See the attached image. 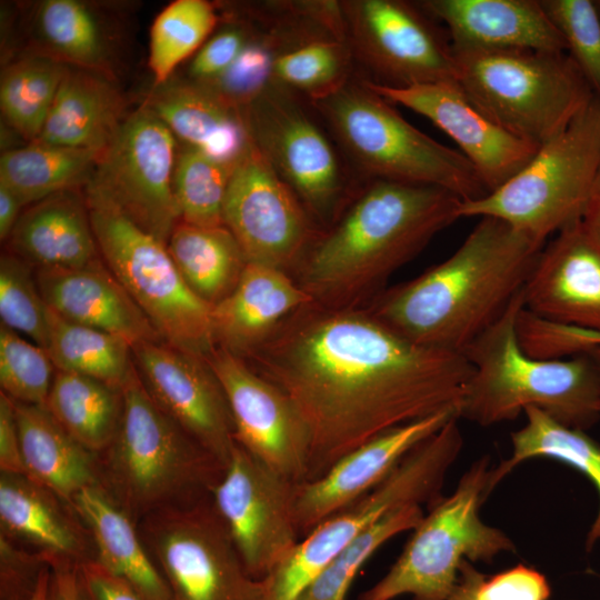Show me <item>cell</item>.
Segmentation results:
<instances>
[{"label": "cell", "instance_id": "obj_1", "mask_svg": "<svg viewBox=\"0 0 600 600\" xmlns=\"http://www.w3.org/2000/svg\"><path fill=\"white\" fill-rule=\"evenodd\" d=\"M278 387L307 428L306 481L397 427L458 408L473 373L463 353L401 337L366 309L311 302L238 356Z\"/></svg>", "mask_w": 600, "mask_h": 600}, {"label": "cell", "instance_id": "obj_2", "mask_svg": "<svg viewBox=\"0 0 600 600\" xmlns=\"http://www.w3.org/2000/svg\"><path fill=\"white\" fill-rule=\"evenodd\" d=\"M461 202L433 186L368 180L321 229L291 276L317 304L364 309L398 269L460 219Z\"/></svg>", "mask_w": 600, "mask_h": 600}, {"label": "cell", "instance_id": "obj_3", "mask_svg": "<svg viewBox=\"0 0 600 600\" xmlns=\"http://www.w3.org/2000/svg\"><path fill=\"white\" fill-rule=\"evenodd\" d=\"M543 246L481 217L451 256L364 309L413 343L462 353L523 290Z\"/></svg>", "mask_w": 600, "mask_h": 600}, {"label": "cell", "instance_id": "obj_4", "mask_svg": "<svg viewBox=\"0 0 600 600\" xmlns=\"http://www.w3.org/2000/svg\"><path fill=\"white\" fill-rule=\"evenodd\" d=\"M522 308L521 291L462 352L473 373L458 418L488 427L533 407L567 427L588 430L600 420V382L592 359L587 352L560 359L529 356L517 330Z\"/></svg>", "mask_w": 600, "mask_h": 600}, {"label": "cell", "instance_id": "obj_5", "mask_svg": "<svg viewBox=\"0 0 600 600\" xmlns=\"http://www.w3.org/2000/svg\"><path fill=\"white\" fill-rule=\"evenodd\" d=\"M121 396L117 432L97 454L98 484L106 493L136 523L210 497L226 466L160 409L136 366Z\"/></svg>", "mask_w": 600, "mask_h": 600}, {"label": "cell", "instance_id": "obj_6", "mask_svg": "<svg viewBox=\"0 0 600 600\" xmlns=\"http://www.w3.org/2000/svg\"><path fill=\"white\" fill-rule=\"evenodd\" d=\"M310 102L368 180L433 186L452 192L462 202L488 193L460 151L418 130L364 80L350 79L334 92Z\"/></svg>", "mask_w": 600, "mask_h": 600}, {"label": "cell", "instance_id": "obj_7", "mask_svg": "<svg viewBox=\"0 0 600 600\" xmlns=\"http://www.w3.org/2000/svg\"><path fill=\"white\" fill-rule=\"evenodd\" d=\"M452 53L456 81L471 102L539 147L564 130L594 96L566 52L452 48Z\"/></svg>", "mask_w": 600, "mask_h": 600}, {"label": "cell", "instance_id": "obj_8", "mask_svg": "<svg viewBox=\"0 0 600 600\" xmlns=\"http://www.w3.org/2000/svg\"><path fill=\"white\" fill-rule=\"evenodd\" d=\"M600 168V96L498 189L461 202L459 218H498L544 242L582 219Z\"/></svg>", "mask_w": 600, "mask_h": 600}, {"label": "cell", "instance_id": "obj_9", "mask_svg": "<svg viewBox=\"0 0 600 600\" xmlns=\"http://www.w3.org/2000/svg\"><path fill=\"white\" fill-rule=\"evenodd\" d=\"M490 458L477 459L454 491L438 499L423 516L389 571L360 600H447L464 560L491 562L516 551L513 541L487 524L479 510L489 492Z\"/></svg>", "mask_w": 600, "mask_h": 600}, {"label": "cell", "instance_id": "obj_10", "mask_svg": "<svg viewBox=\"0 0 600 600\" xmlns=\"http://www.w3.org/2000/svg\"><path fill=\"white\" fill-rule=\"evenodd\" d=\"M458 417L417 444L371 491L331 516L302 538L266 579L267 600H298L311 581L348 544L389 512L441 498L463 438Z\"/></svg>", "mask_w": 600, "mask_h": 600}, {"label": "cell", "instance_id": "obj_11", "mask_svg": "<svg viewBox=\"0 0 600 600\" xmlns=\"http://www.w3.org/2000/svg\"><path fill=\"white\" fill-rule=\"evenodd\" d=\"M106 266L169 344L206 358L214 347L211 306L187 284L167 244L113 207L88 201Z\"/></svg>", "mask_w": 600, "mask_h": 600}, {"label": "cell", "instance_id": "obj_12", "mask_svg": "<svg viewBox=\"0 0 600 600\" xmlns=\"http://www.w3.org/2000/svg\"><path fill=\"white\" fill-rule=\"evenodd\" d=\"M171 600H267L218 514L211 496L154 511L137 523Z\"/></svg>", "mask_w": 600, "mask_h": 600}, {"label": "cell", "instance_id": "obj_13", "mask_svg": "<svg viewBox=\"0 0 600 600\" xmlns=\"http://www.w3.org/2000/svg\"><path fill=\"white\" fill-rule=\"evenodd\" d=\"M177 138L146 104L128 114L83 188L166 243L180 221L173 194Z\"/></svg>", "mask_w": 600, "mask_h": 600}, {"label": "cell", "instance_id": "obj_14", "mask_svg": "<svg viewBox=\"0 0 600 600\" xmlns=\"http://www.w3.org/2000/svg\"><path fill=\"white\" fill-rule=\"evenodd\" d=\"M251 140L316 221L329 226L353 192L326 133L272 84L242 110Z\"/></svg>", "mask_w": 600, "mask_h": 600}, {"label": "cell", "instance_id": "obj_15", "mask_svg": "<svg viewBox=\"0 0 600 600\" xmlns=\"http://www.w3.org/2000/svg\"><path fill=\"white\" fill-rule=\"evenodd\" d=\"M222 219L247 262L289 274L322 229L252 140L231 171Z\"/></svg>", "mask_w": 600, "mask_h": 600}, {"label": "cell", "instance_id": "obj_16", "mask_svg": "<svg viewBox=\"0 0 600 600\" xmlns=\"http://www.w3.org/2000/svg\"><path fill=\"white\" fill-rule=\"evenodd\" d=\"M346 40L357 57L388 87L454 81L448 34L418 2L348 0L341 2Z\"/></svg>", "mask_w": 600, "mask_h": 600}, {"label": "cell", "instance_id": "obj_17", "mask_svg": "<svg viewBox=\"0 0 600 600\" xmlns=\"http://www.w3.org/2000/svg\"><path fill=\"white\" fill-rule=\"evenodd\" d=\"M297 483L236 442L211 492L246 569L258 580L272 573L301 540L294 521Z\"/></svg>", "mask_w": 600, "mask_h": 600}, {"label": "cell", "instance_id": "obj_18", "mask_svg": "<svg viewBox=\"0 0 600 600\" xmlns=\"http://www.w3.org/2000/svg\"><path fill=\"white\" fill-rule=\"evenodd\" d=\"M206 360L227 397L234 441L279 474L306 481L310 440L291 400L224 348L214 346Z\"/></svg>", "mask_w": 600, "mask_h": 600}, {"label": "cell", "instance_id": "obj_19", "mask_svg": "<svg viewBox=\"0 0 600 600\" xmlns=\"http://www.w3.org/2000/svg\"><path fill=\"white\" fill-rule=\"evenodd\" d=\"M138 374L153 401L191 438L227 466L236 443L229 403L206 358L166 341L131 347Z\"/></svg>", "mask_w": 600, "mask_h": 600}, {"label": "cell", "instance_id": "obj_20", "mask_svg": "<svg viewBox=\"0 0 600 600\" xmlns=\"http://www.w3.org/2000/svg\"><path fill=\"white\" fill-rule=\"evenodd\" d=\"M364 81L392 104L426 117L450 137L472 164L488 193L517 174L539 149L482 112L456 80L402 88Z\"/></svg>", "mask_w": 600, "mask_h": 600}, {"label": "cell", "instance_id": "obj_21", "mask_svg": "<svg viewBox=\"0 0 600 600\" xmlns=\"http://www.w3.org/2000/svg\"><path fill=\"white\" fill-rule=\"evenodd\" d=\"M454 417L457 411L447 410L397 427L342 457L319 479L298 482L294 521L300 539L376 488L411 449Z\"/></svg>", "mask_w": 600, "mask_h": 600}, {"label": "cell", "instance_id": "obj_22", "mask_svg": "<svg viewBox=\"0 0 600 600\" xmlns=\"http://www.w3.org/2000/svg\"><path fill=\"white\" fill-rule=\"evenodd\" d=\"M522 298L541 319L600 332V243L581 220L543 246Z\"/></svg>", "mask_w": 600, "mask_h": 600}, {"label": "cell", "instance_id": "obj_23", "mask_svg": "<svg viewBox=\"0 0 600 600\" xmlns=\"http://www.w3.org/2000/svg\"><path fill=\"white\" fill-rule=\"evenodd\" d=\"M0 530L49 568L96 560L93 538L73 504L26 474L0 472Z\"/></svg>", "mask_w": 600, "mask_h": 600}, {"label": "cell", "instance_id": "obj_24", "mask_svg": "<svg viewBox=\"0 0 600 600\" xmlns=\"http://www.w3.org/2000/svg\"><path fill=\"white\" fill-rule=\"evenodd\" d=\"M418 4L446 26L452 48L567 51L540 0H424Z\"/></svg>", "mask_w": 600, "mask_h": 600}, {"label": "cell", "instance_id": "obj_25", "mask_svg": "<svg viewBox=\"0 0 600 600\" xmlns=\"http://www.w3.org/2000/svg\"><path fill=\"white\" fill-rule=\"evenodd\" d=\"M39 290L56 313L127 340L164 341L101 258L76 269H37Z\"/></svg>", "mask_w": 600, "mask_h": 600}, {"label": "cell", "instance_id": "obj_26", "mask_svg": "<svg viewBox=\"0 0 600 600\" xmlns=\"http://www.w3.org/2000/svg\"><path fill=\"white\" fill-rule=\"evenodd\" d=\"M144 104L184 146L227 166L234 167L251 143L242 110L189 79L171 77Z\"/></svg>", "mask_w": 600, "mask_h": 600}, {"label": "cell", "instance_id": "obj_27", "mask_svg": "<svg viewBox=\"0 0 600 600\" xmlns=\"http://www.w3.org/2000/svg\"><path fill=\"white\" fill-rule=\"evenodd\" d=\"M311 302L288 272L247 262L234 289L211 308L213 343L241 356L286 317Z\"/></svg>", "mask_w": 600, "mask_h": 600}, {"label": "cell", "instance_id": "obj_28", "mask_svg": "<svg viewBox=\"0 0 600 600\" xmlns=\"http://www.w3.org/2000/svg\"><path fill=\"white\" fill-rule=\"evenodd\" d=\"M83 189L54 193L22 211L10 251L32 268L76 269L100 258Z\"/></svg>", "mask_w": 600, "mask_h": 600}, {"label": "cell", "instance_id": "obj_29", "mask_svg": "<svg viewBox=\"0 0 600 600\" xmlns=\"http://www.w3.org/2000/svg\"><path fill=\"white\" fill-rule=\"evenodd\" d=\"M128 114L112 79L69 67L36 141L102 152Z\"/></svg>", "mask_w": 600, "mask_h": 600}, {"label": "cell", "instance_id": "obj_30", "mask_svg": "<svg viewBox=\"0 0 600 600\" xmlns=\"http://www.w3.org/2000/svg\"><path fill=\"white\" fill-rule=\"evenodd\" d=\"M72 504L91 532L100 566L124 581L142 600H171L137 523L99 484L83 489Z\"/></svg>", "mask_w": 600, "mask_h": 600}, {"label": "cell", "instance_id": "obj_31", "mask_svg": "<svg viewBox=\"0 0 600 600\" xmlns=\"http://www.w3.org/2000/svg\"><path fill=\"white\" fill-rule=\"evenodd\" d=\"M26 476L72 503L98 484L97 454L73 439L46 407L13 401Z\"/></svg>", "mask_w": 600, "mask_h": 600}, {"label": "cell", "instance_id": "obj_32", "mask_svg": "<svg viewBox=\"0 0 600 600\" xmlns=\"http://www.w3.org/2000/svg\"><path fill=\"white\" fill-rule=\"evenodd\" d=\"M526 424L511 433L512 451L491 469L489 492L518 464L537 457L550 458L582 472L597 488L600 498V444L586 431L567 427L538 408L524 410ZM600 540V504L587 538L591 551Z\"/></svg>", "mask_w": 600, "mask_h": 600}, {"label": "cell", "instance_id": "obj_33", "mask_svg": "<svg viewBox=\"0 0 600 600\" xmlns=\"http://www.w3.org/2000/svg\"><path fill=\"white\" fill-rule=\"evenodd\" d=\"M167 249L190 289L211 307L234 289L247 264L239 243L224 226L179 221Z\"/></svg>", "mask_w": 600, "mask_h": 600}, {"label": "cell", "instance_id": "obj_34", "mask_svg": "<svg viewBox=\"0 0 600 600\" xmlns=\"http://www.w3.org/2000/svg\"><path fill=\"white\" fill-rule=\"evenodd\" d=\"M100 154L96 150L29 142L1 154L0 184L27 207L61 191L83 189Z\"/></svg>", "mask_w": 600, "mask_h": 600}, {"label": "cell", "instance_id": "obj_35", "mask_svg": "<svg viewBox=\"0 0 600 600\" xmlns=\"http://www.w3.org/2000/svg\"><path fill=\"white\" fill-rule=\"evenodd\" d=\"M44 407L73 439L98 454L117 432L122 396L99 380L57 370Z\"/></svg>", "mask_w": 600, "mask_h": 600}, {"label": "cell", "instance_id": "obj_36", "mask_svg": "<svg viewBox=\"0 0 600 600\" xmlns=\"http://www.w3.org/2000/svg\"><path fill=\"white\" fill-rule=\"evenodd\" d=\"M46 350L57 370L82 374L121 390L134 362L123 338L72 322L49 308Z\"/></svg>", "mask_w": 600, "mask_h": 600}, {"label": "cell", "instance_id": "obj_37", "mask_svg": "<svg viewBox=\"0 0 600 600\" xmlns=\"http://www.w3.org/2000/svg\"><path fill=\"white\" fill-rule=\"evenodd\" d=\"M34 24L43 48L38 53L112 79L107 40L88 4L77 0H46L37 9Z\"/></svg>", "mask_w": 600, "mask_h": 600}, {"label": "cell", "instance_id": "obj_38", "mask_svg": "<svg viewBox=\"0 0 600 600\" xmlns=\"http://www.w3.org/2000/svg\"><path fill=\"white\" fill-rule=\"evenodd\" d=\"M69 66L32 53L8 66L0 81V107L6 121L29 142L44 126Z\"/></svg>", "mask_w": 600, "mask_h": 600}, {"label": "cell", "instance_id": "obj_39", "mask_svg": "<svg viewBox=\"0 0 600 600\" xmlns=\"http://www.w3.org/2000/svg\"><path fill=\"white\" fill-rule=\"evenodd\" d=\"M353 54L346 40L317 36L282 50L273 64V84L304 93L309 100L326 97L350 80Z\"/></svg>", "mask_w": 600, "mask_h": 600}, {"label": "cell", "instance_id": "obj_40", "mask_svg": "<svg viewBox=\"0 0 600 600\" xmlns=\"http://www.w3.org/2000/svg\"><path fill=\"white\" fill-rule=\"evenodd\" d=\"M219 17L206 0H176L164 7L152 22L149 68L156 87L167 82L174 69L202 47Z\"/></svg>", "mask_w": 600, "mask_h": 600}, {"label": "cell", "instance_id": "obj_41", "mask_svg": "<svg viewBox=\"0 0 600 600\" xmlns=\"http://www.w3.org/2000/svg\"><path fill=\"white\" fill-rule=\"evenodd\" d=\"M421 506L396 509L340 551L311 581L298 600H346L361 567L388 540L413 530L422 520Z\"/></svg>", "mask_w": 600, "mask_h": 600}, {"label": "cell", "instance_id": "obj_42", "mask_svg": "<svg viewBox=\"0 0 600 600\" xmlns=\"http://www.w3.org/2000/svg\"><path fill=\"white\" fill-rule=\"evenodd\" d=\"M232 169L194 148H179L173 194L180 221L201 227L223 226V202Z\"/></svg>", "mask_w": 600, "mask_h": 600}, {"label": "cell", "instance_id": "obj_43", "mask_svg": "<svg viewBox=\"0 0 600 600\" xmlns=\"http://www.w3.org/2000/svg\"><path fill=\"white\" fill-rule=\"evenodd\" d=\"M48 313L49 307L39 290L32 267L11 251L3 252L0 258L1 324L46 349Z\"/></svg>", "mask_w": 600, "mask_h": 600}, {"label": "cell", "instance_id": "obj_44", "mask_svg": "<svg viewBox=\"0 0 600 600\" xmlns=\"http://www.w3.org/2000/svg\"><path fill=\"white\" fill-rule=\"evenodd\" d=\"M56 371L43 347L0 326L1 392L13 401L44 407Z\"/></svg>", "mask_w": 600, "mask_h": 600}, {"label": "cell", "instance_id": "obj_45", "mask_svg": "<svg viewBox=\"0 0 600 600\" xmlns=\"http://www.w3.org/2000/svg\"><path fill=\"white\" fill-rule=\"evenodd\" d=\"M282 39L278 31L252 34L231 66L204 87L229 106L243 110L273 84V64L281 52L277 49H286Z\"/></svg>", "mask_w": 600, "mask_h": 600}, {"label": "cell", "instance_id": "obj_46", "mask_svg": "<svg viewBox=\"0 0 600 600\" xmlns=\"http://www.w3.org/2000/svg\"><path fill=\"white\" fill-rule=\"evenodd\" d=\"M560 32L568 56L600 96V12L590 0H540Z\"/></svg>", "mask_w": 600, "mask_h": 600}, {"label": "cell", "instance_id": "obj_47", "mask_svg": "<svg viewBox=\"0 0 600 600\" xmlns=\"http://www.w3.org/2000/svg\"><path fill=\"white\" fill-rule=\"evenodd\" d=\"M550 594L548 580L533 568L518 564L487 576L464 560L447 600H548Z\"/></svg>", "mask_w": 600, "mask_h": 600}, {"label": "cell", "instance_id": "obj_48", "mask_svg": "<svg viewBox=\"0 0 600 600\" xmlns=\"http://www.w3.org/2000/svg\"><path fill=\"white\" fill-rule=\"evenodd\" d=\"M47 569L39 554L0 536V600H29Z\"/></svg>", "mask_w": 600, "mask_h": 600}, {"label": "cell", "instance_id": "obj_49", "mask_svg": "<svg viewBox=\"0 0 600 600\" xmlns=\"http://www.w3.org/2000/svg\"><path fill=\"white\" fill-rule=\"evenodd\" d=\"M251 37V31L239 24L221 29L196 52L188 79L203 86L211 83L231 66Z\"/></svg>", "mask_w": 600, "mask_h": 600}, {"label": "cell", "instance_id": "obj_50", "mask_svg": "<svg viewBox=\"0 0 600 600\" xmlns=\"http://www.w3.org/2000/svg\"><path fill=\"white\" fill-rule=\"evenodd\" d=\"M77 577L83 600H142L96 560L79 566Z\"/></svg>", "mask_w": 600, "mask_h": 600}, {"label": "cell", "instance_id": "obj_51", "mask_svg": "<svg viewBox=\"0 0 600 600\" xmlns=\"http://www.w3.org/2000/svg\"><path fill=\"white\" fill-rule=\"evenodd\" d=\"M0 472L26 474L14 403L3 392H0Z\"/></svg>", "mask_w": 600, "mask_h": 600}, {"label": "cell", "instance_id": "obj_52", "mask_svg": "<svg viewBox=\"0 0 600 600\" xmlns=\"http://www.w3.org/2000/svg\"><path fill=\"white\" fill-rule=\"evenodd\" d=\"M50 569L47 600H83L78 582L77 568L54 567Z\"/></svg>", "mask_w": 600, "mask_h": 600}, {"label": "cell", "instance_id": "obj_53", "mask_svg": "<svg viewBox=\"0 0 600 600\" xmlns=\"http://www.w3.org/2000/svg\"><path fill=\"white\" fill-rule=\"evenodd\" d=\"M559 339L562 349L569 354H578L589 349L600 347V332L576 327H562Z\"/></svg>", "mask_w": 600, "mask_h": 600}, {"label": "cell", "instance_id": "obj_54", "mask_svg": "<svg viewBox=\"0 0 600 600\" xmlns=\"http://www.w3.org/2000/svg\"><path fill=\"white\" fill-rule=\"evenodd\" d=\"M23 204L18 197L4 186L0 184V239H9L14 226L17 224Z\"/></svg>", "mask_w": 600, "mask_h": 600}, {"label": "cell", "instance_id": "obj_55", "mask_svg": "<svg viewBox=\"0 0 600 600\" xmlns=\"http://www.w3.org/2000/svg\"><path fill=\"white\" fill-rule=\"evenodd\" d=\"M581 221L588 232L600 243V192L592 194Z\"/></svg>", "mask_w": 600, "mask_h": 600}, {"label": "cell", "instance_id": "obj_56", "mask_svg": "<svg viewBox=\"0 0 600 600\" xmlns=\"http://www.w3.org/2000/svg\"><path fill=\"white\" fill-rule=\"evenodd\" d=\"M49 580H50V569H47L43 572L34 593L32 594V597L29 600H47L48 589H49Z\"/></svg>", "mask_w": 600, "mask_h": 600}, {"label": "cell", "instance_id": "obj_57", "mask_svg": "<svg viewBox=\"0 0 600 600\" xmlns=\"http://www.w3.org/2000/svg\"><path fill=\"white\" fill-rule=\"evenodd\" d=\"M584 352H587L590 356V358L592 359V361H593V363L596 366L598 377H599V382H600V347L589 349V350H587Z\"/></svg>", "mask_w": 600, "mask_h": 600}, {"label": "cell", "instance_id": "obj_58", "mask_svg": "<svg viewBox=\"0 0 600 600\" xmlns=\"http://www.w3.org/2000/svg\"><path fill=\"white\" fill-rule=\"evenodd\" d=\"M596 192H600V168H599V172H598V177H597V181H596V186H594V191L593 193Z\"/></svg>", "mask_w": 600, "mask_h": 600}, {"label": "cell", "instance_id": "obj_59", "mask_svg": "<svg viewBox=\"0 0 600 600\" xmlns=\"http://www.w3.org/2000/svg\"><path fill=\"white\" fill-rule=\"evenodd\" d=\"M594 2H596V6H597V8H598V10L600 12V1H594Z\"/></svg>", "mask_w": 600, "mask_h": 600}]
</instances>
